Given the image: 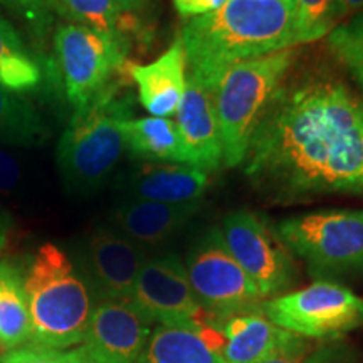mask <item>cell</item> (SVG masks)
Segmentation results:
<instances>
[{"instance_id":"obj_31","label":"cell","mask_w":363,"mask_h":363,"mask_svg":"<svg viewBox=\"0 0 363 363\" xmlns=\"http://www.w3.org/2000/svg\"><path fill=\"white\" fill-rule=\"evenodd\" d=\"M229 0H174L175 11L185 19L206 16V13L216 12Z\"/></svg>"},{"instance_id":"obj_19","label":"cell","mask_w":363,"mask_h":363,"mask_svg":"<svg viewBox=\"0 0 363 363\" xmlns=\"http://www.w3.org/2000/svg\"><path fill=\"white\" fill-rule=\"evenodd\" d=\"M125 148L131 157L153 163H185L175 121L170 118H126L121 123Z\"/></svg>"},{"instance_id":"obj_29","label":"cell","mask_w":363,"mask_h":363,"mask_svg":"<svg viewBox=\"0 0 363 363\" xmlns=\"http://www.w3.org/2000/svg\"><path fill=\"white\" fill-rule=\"evenodd\" d=\"M0 363H88L76 348L72 350H56L39 345L27 343L24 347L11 350Z\"/></svg>"},{"instance_id":"obj_34","label":"cell","mask_w":363,"mask_h":363,"mask_svg":"<svg viewBox=\"0 0 363 363\" xmlns=\"http://www.w3.org/2000/svg\"><path fill=\"white\" fill-rule=\"evenodd\" d=\"M116 2H118V6L123 9V11L135 12L136 9L142 7L147 0H116Z\"/></svg>"},{"instance_id":"obj_18","label":"cell","mask_w":363,"mask_h":363,"mask_svg":"<svg viewBox=\"0 0 363 363\" xmlns=\"http://www.w3.org/2000/svg\"><path fill=\"white\" fill-rule=\"evenodd\" d=\"M185 57L184 44L179 35L170 48L148 65H131L130 78L138 88V99L152 116L169 118L179 110L185 93Z\"/></svg>"},{"instance_id":"obj_30","label":"cell","mask_w":363,"mask_h":363,"mask_svg":"<svg viewBox=\"0 0 363 363\" xmlns=\"http://www.w3.org/2000/svg\"><path fill=\"white\" fill-rule=\"evenodd\" d=\"M27 163L19 153L0 147V195L19 192L27 184Z\"/></svg>"},{"instance_id":"obj_5","label":"cell","mask_w":363,"mask_h":363,"mask_svg":"<svg viewBox=\"0 0 363 363\" xmlns=\"http://www.w3.org/2000/svg\"><path fill=\"white\" fill-rule=\"evenodd\" d=\"M296 57V49H284L227 67L216 81L211 93L227 167L247 158L257 126Z\"/></svg>"},{"instance_id":"obj_28","label":"cell","mask_w":363,"mask_h":363,"mask_svg":"<svg viewBox=\"0 0 363 363\" xmlns=\"http://www.w3.org/2000/svg\"><path fill=\"white\" fill-rule=\"evenodd\" d=\"M0 4L24 19L39 39L48 34L57 16H66L59 0H0Z\"/></svg>"},{"instance_id":"obj_4","label":"cell","mask_w":363,"mask_h":363,"mask_svg":"<svg viewBox=\"0 0 363 363\" xmlns=\"http://www.w3.org/2000/svg\"><path fill=\"white\" fill-rule=\"evenodd\" d=\"M126 118H131V98L120 96L116 84L74 111L56 148L59 175L71 194H93L106 184L125 152Z\"/></svg>"},{"instance_id":"obj_6","label":"cell","mask_w":363,"mask_h":363,"mask_svg":"<svg viewBox=\"0 0 363 363\" xmlns=\"http://www.w3.org/2000/svg\"><path fill=\"white\" fill-rule=\"evenodd\" d=\"M276 234L315 278L363 269V211H325L281 220Z\"/></svg>"},{"instance_id":"obj_33","label":"cell","mask_w":363,"mask_h":363,"mask_svg":"<svg viewBox=\"0 0 363 363\" xmlns=\"http://www.w3.org/2000/svg\"><path fill=\"white\" fill-rule=\"evenodd\" d=\"M9 227H11V220L9 217L0 211V251H2L4 246L7 242V235H9Z\"/></svg>"},{"instance_id":"obj_17","label":"cell","mask_w":363,"mask_h":363,"mask_svg":"<svg viewBox=\"0 0 363 363\" xmlns=\"http://www.w3.org/2000/svg\"><path fill=\"white\" fill-rule=\"evenodd\" d=\"M208 184L206 172L185 163H143L121 182L125 199L162 203L201 202Z\"/></svg>"},{"instance_id":"obj_32","label":"cell","mask_w":363,"mask_h":363,"mask_svg":"<svg viewBox=\"0 0 363 363\" xmlns=\"http://www.w3.org/2000/svg\"><path fill=\"white\" fill-rule=\"evenodd\" d=\"M340 9H342V16H348V13L363 11V0H338Z\"/></svg>"},{"instance_id":"obj_9","label":"cell","mask_w":363,"mask_h":363,"mask_svg":"<svg viewBox=\"0 0 363 363\" xmlns=\"http://www.w3.org/2000/svg\"><path fill=\"white\" fill-rule=\"evenodd\" d=\"M54 52L67 101L74 111L88 106L111 86V78L126 66L121 45L79 24H62L54 33Z\"/></svg>"},{"instance_id":"obj_11","label":"cell","mask_w":363,"mask_h":363,"mask_svg":"<svg viewBox=\"0 0 363 363\" xmlns=\"http://www.w3.org/2000/svg\"><path fill=\"white\" fill-rule=\"evenodd\" d=\"M227 249L264 298L276 296L293 284L296 269L288 247L259 216L238 211L220 225Z\"/></svg>"},{"instance_id":"obj_1","label":"cell","mask_w":363,"mask_h":363,"mask_svg":"<svg viewBox=\"0 0 363 363\" xmlns=\"http://www.w3.org/2000/svg\"><path fill=\"white\" fill-rule=\"evenodd\" d=\"M246 175L284 201L363 195V98L328 74L284 81L254 135Z\"/></svg>"},{"instance_id":"obj_25","label":"cell","mask_w":363,"mask_h":363,"mask_svg":"<svg viewBox=\"0 0 363 363\" xmlns=\"http://www.w3.org/2000/svg\"><path fill=\"white\" fill-rule=\"evenodd\" d=\"M338 0H294V26L298 44L313 43L337 27L342 21Z\"/></svg>"},{"instance_id":"obj_26","label":"cell","mask_w":363,"mask_h":363,"mask_svg":"<svg viewBox=\"0 0 363 363\" xmlns=\"http://www.w3.org/2000/svg\"><path fill=\"white\" fill-rule=\"evenodd\" d=\"M261 363H355L348 347L337 340H310L298 337Z\"/></svg>"},{"instance_id":"obj_2","label":"cell","mask_w":363,"mask_h":363,"mask_svg":"<svg viewBox=\"0 0 363 363\" xmlns=\"http://www.w3.org/2000/svg\"><path fill=\"white\" fill-rule=\"evenodd\" d=\"M190 76L208 89L227 67L298 44L294 0H229L182 26Z\"/></svg>"},{"instance_id":"obj_15","label":"cell","mask_w":363,"mask_h":363,"mask_svg":"<svg viewBox=\"0 0 363 363\" xmlns=\"http://www.w3.org/2000/svg\"><path fill=\"white\" fill-rule=\"evenodd\" d=\"M177 128L185 153V165L202 172H216L224 162L220 126L214 99L207 86L189 76L177 110Z\"/></svg>"},{"instance_id":"obj_7","label":"cell","mask_w":363,"mask_h":363,"mask_svg":"<svg viewBox=\"0 0 363 363\" xmlns=\"http://www.w3.org/2000/svg\"><path fill=\"white\" fill-rule=\"evenodd\" d=\"M184 264L208 321L262 310L264 296L227 249L220 227L203 230L190 244Z\"/></svg>"},{"instance_id":"obj_13","label":"cell","mask_w":363,"mask_h":363,"mask_svg":"<svg viewBox=\"0 0 363 363\" xmlns=\"http://www.w3.org/2000/svg\"><path fill=\"white\" fill-rule=\"evenodd\" d=\"M152 331L130 301H98L76 350L88 363H135Z\"/></svg>"},{"instance_id":"obj_20","label":"cell","mask_w":363,"mask_h":363,"mask_svg":"<svg viewBox=\"0 0 363 363\" xmlns=\"http://www.w3.org/2000/svg\"><path fill=\"white\" fill-rule=\"evenodd\" d=\"M135 363H225L197 331L157 325Z\"/></svg>"},{"instance_id":"obj_21","label":"cell","mask_w":363,"mask_h":363,"mask_svg":"<svg viewBox=\"0 0 363 363\" xmlns=\"http://www.w3.org/2000/svg\"><path fill=\"white\" fill-rule=\"evenodd\" d=\"M59 4L66 16L79 26L96 30L130 52L140 24L133 12L123 11L116 0H59Z\"/></svg>"},{"instance_id":"obj_16","label":"cell","mask_w":363,"mask_h":363,"mask_svg":"<svg viewBox=\"0 0 363 363\" xmlns=\"http://www.w3.org/2000/svg\"><path fill=\"white\" fill-rule=\"evenodd\" d=\"M199 207L201 202L162 203L125 199L111 212V227L145 252L157 251L189 225Z\"/></svg>"},{"instance_id":"obj_23","label":"cell","mask_w":363,"mask_h":363,"mask_svg":"<svg viewBox=\"0 0 363 363\" xmlns=\"http://www.w3.org/2000/svg\"><path fill=\"white\" fill-rule=\"evenodd\" d=\"M40 81L43 71L39 62L27 51L11 22L0 13V88L24 94L38 88Z\"/></svg>"},{"instance_id":"obj_14","label":"cell","mask_w":363,"mask_h":363,"mask_svg":"<svg viewBox=\"0 0 363 363\" xmlns=\"http://www.w3.org/2000/svg\"><path fill=\"white\" fill-rule=\"evenodd\" d=\"M199 335L225 363H261L299 337L276 326L262 310L211 320Z\"/></svg>"},{"instance_id":"obj_12","label":"cell","mask_w":363,"mask_h":363,"mask_svg":"<svg viewBox=\"0 0 363 363\" xmlns=\"http://www.w3.org/2000/svg\"><path fill=\"white\" fill-rule=\"evenodd\" d=\"M148 254L111 225L98 227L86 239L78 269L98 301H130Z\"/></svg>"},{"instance_id":"obj_27","label":"cell","mask_w":363,"mask_h":363,"mask_svg":"<svg viewBox=\"0 0 363 363\" xmlns=\"http://www.w3.org/2000/svg\"><path fill=\"white\" fill-rule=\"evenodd\" d=\"M328 45L363 91V12L335 27L328 34Z\"/></svg>"},{"instance_id":"obj_3","label":"cell","mask_w":363,"mask_h":363,"mask_svg":"<svg viewBox=\"0 0 363 363\" xmlns=\"http://www.w3.org/2000/svg\"><path fill=\"white\" fill-rule=\"evenodd\" d=\"M30 315V343L45 348L76 347L83 342L93 313V294L84 276L56 244H43L24 274Z\"/></svg>"},{"instance_id":"obj_10","label":"cell","mask_w":363,"mask_h":363,"mask_svg":"<svg viewBox=\"0 0 363 363\" xmlns=\"http://www.w3.org/2000/svg\"><path fill=\"white\" fill-rule=\"evenodd\" d=\"M130 303L152 325L201 333L208 323L207 313L192 291L184 261L175 252H162L145 259Z\"/></svg>"},{"instance_id":"obj_8","label":"cell","mask_w":363,"mask_h":363,"mask_svg":"<svg viewBox=\"0 0 363 363\" xmlns=\"http://www.w3.org/2000/svg\"><path fill=\"white\" fill-rule=\"evenodd\" d=\"M262 313L279 328L310 340H337L363 323V298L333 281H316L262 303Z\"/></svg>"},{"instance_id":"obj_22","label":"cell","mask_w":363,"mask_h":363,"mask_svg":"<svg viewBox=\"0 0 363 363\" xmlns=\"http://www.w3.org/2000/svg\"><path fill=\"white\" fill-rule=\"evenodd\" d=\"M30 315L24 274L11 262H0V347L16 350L30 343Z\"/></svg>"},{"instance_id":"obj_24","label":"cell","mask_w":363,"mask_h":363,"mask_svg":"<svg viewBox=\"0 0 363 363\" xmlns=\"http://www.w3.org/2000/svg\"><path fill=\"white\" fill-rule=\"evenodd\" d=\"M48 136V126L33 104L0 88V147H35Z\"/></svg>"}]
</instances>
